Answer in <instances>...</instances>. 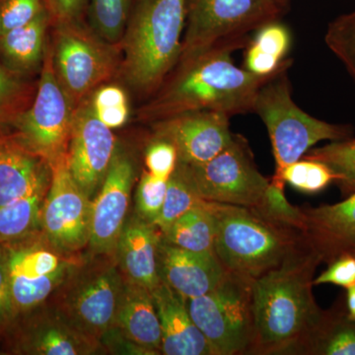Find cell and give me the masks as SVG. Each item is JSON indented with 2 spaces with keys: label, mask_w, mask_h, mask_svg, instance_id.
<instances>
[{
  "label": "cell",
  "mask_w": 355,
  "mask_h": 355,
  "mask_svg": "<svg viewBox=\"0 0 355 355\" xmlns=\"http://www.w3.org/2000/svg\"><path fill=\"white\" fill-rule=\"evenodd\" d=\"M158 266L160 279L186 300L212 291L226 272L214 251H188L163 241L162 236Z\"/></svg>",
  "instance_id": "18"
},
{
  "label": "cell",
  "mask_w": 355,
  "mask_h": 355,
  "mask_svg": "<svg viewBox=\"0 0 355 355\" xmlns=\"http://www.w3.org/2000/svg\"><path fill=\"white\" fill-rule=\"evenodd\" d=\"M187 0H137L123 38L121 72L142 93L161 87L179 64Z\"/></svg>",
  "instance_id": "3"
},
{
  "label": "cell",
  "mask_w": 355,
  "mask_h": 355,
  "mask_svg": "<svg viewBox=\"0 0 355 355\" xmlns=\"http://www.w3.org/2000/svg\"><path fill=\"white\" fill-rule=\"evenodd\" d=\"M238 49L225 44L179 62L176 71L144 110V116L160 121L203 110L230 116L253 111L259 90L275 76H257L236 67L231 53Z\"/></svg>",
  "instance_id": "2"
},
{
  "label": "cell",
  "mask_w": 355,
  "mask_h": 355,
  "mask_svg": "<svg viewBox=\"0 0 355 355\" xmlns=\"http://www.w3.org/2000/svg\"><path fill=\"white\" fill-rule=\"evenodd\" d=\"M253 280L226 270L212 291L186 300L191 320L216 355L241 354L251 347Z\"/></svg>",
  "instance_id": "8"
},
{
  "label": "cell",
  "mask_w": 355,
  "mask_h": 355,
  "mask_svg": "<svg viewBox=\"0 0 355 355\" xmlns=\"http://www.w3.org/2000/svg\"><path fill=\"white\" fill-rule=\"evenodd\" d=\"M160 321L161 354L216 355L209 340L191 320L186 299L160 280L153 291Z\"/></svg>",
  "instance_id": "19"
},
{
  "label": "cell",
  "mask_w": 355,
  "mask_h": 355,
  "mask_svg": "<svg viewBox=\"0 0 355 355\" xmlns=\"http://www.w3.org/2000/svg\"><path fill=\"white\" fill-rule=\"evenodd\" d=\"M93 200L72 177L67 154L51 166V180L42 209L41 231L58 251L77 256L88 247Z\"/></svg>",
  "instance_id": "13"
},
{
  "label": "cell",
  "mask_w": 355,
  "mask_h": 355,
  "mask_svg": "<svg viewBox=\"0 0 355 355\" xmlns=\"http://www.w3.org/2000/svg\"><path fill=\"white\" fill-rule=\"evenodd\" d=\"M94 111L128 105L125 91L120 86L107 85L98 89L90 99Z\"/></svg>",
  "instance_id": "42"
},
{
  "label": "cell",
  "mask_w": 355,
  "mask_h": 355,
  "mask_svg": "<svg viewBox=\"0 0 355 355\" xmlns=\"http://www.w3.org/2000/svg\"><path fill=\"white\" fill-rule=\"evenodd\" d=\"M302 158L324 163L335 175V183L343 193H354L355 139L331 141L327 146L310 149Z\"/></svg>",
  "instance_id": "30"
},
{
  "label": "cell",
  "mask_w": 355,
  "mask_h": 355,
  "mask_svg": "<svg viewBox=\"0 0 355 355\" xmlns=\"http://www.w3.org/2000/svg\"><path fill=\"white\" fill-rule=\"evenodd\" d=\"M216 219L210 202L203 200L176 219L162 233L163 241L193 252L214 251Z\"/></svg>",
  "instance_id": "26"
},
{
  "label": "cell",
  "mask_w": 355,
  "mask_h": 355,
  "mask_svg": "<svg viewBox=\"0 0 355 355\" xmlns=\"http://www.w3.org/2000/svg\"><path fill=\"white\" fill-rule=\"evenodd\" d=\"M53 24L44 9L31 22L0 35V60L7 69L27 76L42 67L46 49V31Z\"/></svg>",
  "instance_id": "24"
},
{
  "label": "cell",
  "mask_w": 355,
  "mask_h": 355,
  "mask_svg": "<svg viewBox=\"0 0 355 355\" xmlns=\"http://www.w3.org/2000/svg\"><path fill=\"white\" fill-rule=\"evenodd\" d=\"M347 318L355 321V286L347 288Z\"/></svg>",
  "instance_id": "43"
},
{
  "label": "cell",
  "mask_w": 355,
  "mask_h": 355,
  "mask_svg": "<svg viewBox=\"0 0 355 355\" xmlns=\"http://www.w3.org/2000/svg\"><path fill=\"white\" fill-rule=\"evenodd\" d=\"M18 352L35 355L93 354L100 343L84 335L51 310L36 318L18 342Z\"/></svg>",
  "instance_id": "23"
},
{
  "label": "cell",
  "mask_w": 355,
  "mask_h": 355,
  "mask_svg": "<svg viewBox=\"0 0 355 355\" xmlns=\"http://www.w3.org/2000/svg\"><path fill=\"white\" fill-rule=\"evenodd\" d=\"M230 116L220 112L193 111L163 119L154 127L156 137L171 141L179 162L202 164L216 157L232 141Z\"/></svg>",
  "instance_id": "16"
},
{
  "label": "cell",
  "mask_w": 355,
  "mask_h": 355,
  "mask_svg": "<svg viewBox=\"0 0 355 355\" xmlns=\"http://www.w3.org/2000/svg\"><path fill=\"white\" fill-rule=\"evenodd\" d=\"M284 191V189L279 188L270 181L263 202L260 207L253 209L266 218L300 233L302 228V210L292 207L287 202Z\"/></svg>",
  "instance_id": "36"
},
{
  "label": "cell",
  "mask_w": 355,
  "mask_h": 355,
  "mask_svg": "<svg viewBox=\"0 0 355 355\" xmlns=\"http://www.w3.org/2000/svg\"><path fill=\"white\" fill-rule=\"evenodd\" d=\"M46 8L44 0H0V35L28 24Z\"/></svg>",
  "instance_id": "37"
},
{
  "label": "cell",
  "mask_w": 355,
  "mask_h": 355,
  "mask_svg": "<svg viewBox=\"0 0 355 355\" xmlns=\"http://www.w3.org/2000/svg\"><path fill=\"white\" fill-rule=\"evenodd\" d=\"M147 171L153 176L169 180L176 170L179 156L176 147L169 140L154 135L144 156Z\"/></svg>",
  "instance_id": "38"
},
{
  "label": "cell",
  "mask_w": 355,
  "mask_h": 355,
  "mask_svg": "<svg viewBox=\"0 0 355 355\" xmlns=\"http://www.w3.org/2000/svg\"><path fill=\"white\" fill-rule=\"evenodd\" d=\"M88 2L89 0H44L53 25L80 20Z\"/></svg>",
  "instance_id": "41"
},
{
  "label": "cell",
  "mask_w": 355,
  "mask_h": 355,
  "mask_svg": "<svg viewBox=\"0 0 355 355\" xmlns=\"http://www.w3.org/2000/svg\"><path fill=\"white\" fill-rule=\"evenodd\" d=\"M161 232L139 216L130 217L121 230L116 259L125 279L153 291L160 282L158 266Z\"/></svg>",
  "instance_id": "20"
},
{
  "label": "cell",
  "mask_w": 355,
  "mask_h": 355,
  "mask_svg": "<svg viewBox=\"0 0 355 355\" xmlns=\"http://www.w3.org/2000/svg\"><path fill=\"white\" fill-rule=\"evenodd\" d=\"M50 184L0 207V245L41 231L42 209Z\"/></svg>",
  "instance_id": "27"
},
{
  "label": "cell",
  "mask_w": 355,
  "mask_h": 355,
  "mask_svg": "<svg viewBox=\"0 0 355 355\" xmlns=\"http://www.w3.org/2000/svg\"><path fill=\"white\" fill-rule=\"evenodd\" d=\"M1 246L14 307L19 317L51 298L83 260L51 246L42 231Z\"/></svg>",
  "instance_id": "10"
},
{
  "label": "cell",
  "mask_w": 355,
  "mask_h": 355,
  "mask_svg": "<svg viewBox=\"0 0 355 355\" xmlns=\"http://www.w3.org/2000/svg\"><path fill=\"white\" fill-rule=\"evenodd\" d=\"M248 43L245 53V69L254 76L272 77L288 69L291 60H286L291 46V33L279 21H273L257 30Z\"/></svg>",
  "instance_id": "25"
},
{
  "label": "cell",
  "mask_w": 355,
  "mask_h": 355,
  "mask_svg": "<svg viewBox=\"0 0 355 355\" xmlns=\"http://www.w3.org/2000/svg\"><path fill=\"white\" fill-rule=\"evenodd\" d=\"M322 263L303 247L279 268L253 280L254 334L250 350L280 352L308 343L327 314L312 293L313 275Z\"/></svg>",
  "instance_id": "1"
},
{
  "label": "cell",
  "mask_w": 355,
  "mask_h": 355,
  "mask_svg": "<svg viewBox=\"0 0 355 355\" xmlns=\"http://www.w3.org/2000/svg\"><path fill=\"white\" fill-rule=\"evenodd\" d=\"M35 94L31 84L0 60V125H11L29 108Z\"/></svg>",
  "instance_id": "31"
},
{
  "label": "cell",
  "mask_w": 355,
  "mask_h": 355,
  "mask_svg": "<svg viewBox=\"0 0 355 355\" xmlns=\"http://www.w3.org/2000/svg\"><path fill=\"white\" fill-rule=\"evenodd\" d=\"M116 149L111 128L96 116L90 100H83L74 112L67 164L72 177L91 200L101 188Z\"/></svg>",
  "instance_id": "14"
},
{
  "label": "cell",
  "mask_w": 355,
  "mask_h": 355,
  "mask_svg": "<svg viewBox=\"0 0 355 355\" xmlns=\"http://www.w3.org/2000/svg\"><path fill=\"white\" fill-rule=\"evenodd\" d=\"M137 0H89L91 28L107 43H120Z\"/></svg>",
  "instance_id": "28"
},
{
  "label": "cell",
  "mask_w": 355,
  "mask_h": 355,
  "mask_svg": "<svg viewBox=\"0 0 355 355\" xmlns=\"http://www.w3.org/2000/svg\"><path fill=\"white\" fill-rule=\"evenodd\" d=\"M300 234L321 261H331L343 254L355 256V191L335 205L305 207Z\"/></svg>",
  "instance_id": "17"
},
{
  "label": "cell",
  "mask_w": 355,
  "mask_h": 355,
  "mask_svg": "<svg viewBox=\"0 0 355 355\" xmlns=\"http://www.w3.org/2000/svg\"><path fill=\"white\" fill-rule=\"evenodd\" d=\"M324 42L355 81V10L338 16L329 25Z\"/></svg>",
  "instance_id": "34"
},
{
  "label": "cell",
  "mask_w": 355,
  "mask_h": 355,
  "mask_svg": "<svg viewBox=\"0 0 355 355\" xmlns=\"http://www.w3.org/2000/svg\"><path fill=\"white\" fill-rule=\"evenodd\" d=\"M51 166L15 135H0V207L51 183Z\"/></svg>",
  "instance_id": "21"
},
{
  "label": "cell",
  "mask_w": 355,
  "mask_h": 355,
  "mask_svg": "<svg viewBox=\"0 0 355 355\" xmlns=\"http://www.w3.org/2000/svg\"><path fill=\"white\" fill-rule=\"evenodd\" d=\"M125 282L116 254H90L53 294V310L101 343L114 329Z\"/></svg>",
  "instance_id": "6"
},
{
  "label": "cell",
  "mask_w": 355,
  "mask_h": 355,
  "mask_svg": "<svg viewBox=\"0 0 355 355\" xmlns=\"http://www.w3.org/2000/svg\"><path fill=\"white\" fill-rule=\"evenodd\" d=\"M18 316L11 296L10 282L3 248L0 245V334H6L15 326Z\"/></svg>",
  "instance_id": "40"
},
{
  "label": "cell",
  "mask_w": 355,
  "mask_h": 355,
  "mask_svg": "<svg viewBox=\"0 0 355 355\" xmlns=\"http://www.w3.org/2000/svg\"><path fill=\"white\" fill-rule=\"evenodd\" d=\"M309 343L316 354L355 355V321L326 316Z\"/></svg>",
  "instance_id": "32"
},
{
  "label": "cell",
  "mask_w": 355,
  "mask_h": 355,
  "mask_svg": "<svg viewBox=\"0 0 355 355\" xmlns=\"http://www.w3.org/2000/svg\"><path fill=\"white\" fill-rule=\"evenodd\" d=\"M282 180L301 193L313 195L330 186L336 181V177L324 163L301 158L287 166L282 172Z\"/></svg>",
  "instance_id": "33"
},
{
  "label": "cell",
  "mask_w": 355,
  "mask_h": 355,
  "mask_svg": "<svg viewBox=\"0 0 355 355\" xmlns=\"http://www.w3.org/2000/svg\"><path fill=\"white\" fill-rule=\"evenodd\" d=\"M51 46L58 83L77 107L118 69L116 44L107 43L77 22L55 24Z\"/></svg>",
  "instance_id": "11"
},
{
  "label": "cell",
  "mask_w": 355,
  "mask_h": 355,
  "mask_svg": "<svg viewBox=\"0 0 355 355\" xmlns=\"http://www.w3.org/2000/svg\"><path fill=\"white\" fill-rule=\"evenodd\" d=\"M288 0H187L186 33L179 62L225 44L241 49L248 34L279 21Z\"/></svg>",
  "instance_id": "7"
},
{
  "label": "cell",
  "mask_w": 355,
  "mask_h": 355,
  "mask_svg": "<svg viewBox=\"0 0 355 355\" xmlns=\"http://www.w3.org/2000/svg\"><path fill=\"white\" fill-rule=\"evenodd\" d=\"M113 330L144 354L161 352L160 321L150 289L125 279Z\"/></svg>",
  "instance_id": "22"
},
{
  "label": "cell",
  "mask_w": 355,
  "mask_h": 355,
  "mask_svg": "<svg viewBox=\"0 0 355 355\" xmlns=\"http://www.w3.org/2000/svg\"><path fill=\"white\" fill-rule=\"evenodd\" d=\"M319 284H335V286L349 288L355 286V256L343 254L331 261L330 266L316 279L313 286Z\"/></svg>",
  "instance_id": "39"
},
{
  "label": "cell",
  "mask_w": 355,
  "mask_h": 355,
  "mask_svg": "<svg viewBox=\"0 0 355 355\" xmlns=\"http://www.w3.org/2000/svg\"><path fill=\"white\" fill-rule=\"evenodd\" d=\"M135 169L125 151L116 149L101 188L93 198L92 223L88 248L92 254H116L127 221Z\"/></svg>",
  "instance_id": "15"
},
{
  "label": "cell",
  "mask_w": 355,
  "mask_h": 355,
  "mask_svg": "<svg viewBox=\"0 0 355 355\" xmlns=\"http://www.w3.org/2000/svg\"><path fill=\"white\" fill-rule=\"evenodd\" d=\"M202 202L193 189L183 163L178 162L176 170L168 180L164 205L154 225L162 234L173 222Z\"/></svg>",
  "instance_id": "29"
},
{
  "label": "cell",
  "mask_w": 355,
  "mask_h": 355,
  "mask_svg": "<svg viewBox=\"0 0 355 355\" xmlns=\"http://www.w3.org/2000/svg\"><path fill=\"white\" fill-rule=\"evenodd\" d=\"M168 180L153 176L148 171L142 173L137 186V214L148 223L157 220L164 205Z\"/></svg>",
  "instance_id": "35"
},
{
  "label": "cell",
  "mask_w": 355,
  "mask_h": 355,
  "mask_svg": "<svg viewBox=\"0 0 355 355\" xmlns=\"http://www.w3.org/2000/svg\"><path fill=\"white\" fill-rule=\"evenodd\" d=\"M198 197L207 202L257 209L270 180L259 172L245 139L235 135L216 157L202 164H184Z\"/></svg>",
  "instance_id": "12"
},
{
  "label": "cell",
  "mask_w": 355,
  "mask_h": 355,
  "mask_svg": "<svg viewBox=\"0 0 355 355\" xmlns=\"http://www.w3.org/2000/svg\"><path fill=\"white\" fill-rule=\"evenodd\" d=\"M76 109L58 83L51 46L46 44L38 89L29 108L11 123L14 135L53 166L69 150Z\"/></svg>",
  "instance_id": "9"
},
{
  "label": "cell",
  "mask_w": 355,
  "mask_h": 355,
  "mask_svg": "<svg viewBox=\"0 0 355 355\" xmlns=\"http://www.w3.org/2000/svg\"><path fill=\"white\" fill-rule=\"evenodd\" d=\"M287 69L263 84L256 96L254 113L265 123L275 161L272 184L284 189L282 174L287 166L300 160L318 142L352 139L354 128L319 120L299 108L291 97Z\"/></svg>",
  "instance_id": "5"
},
{
  "label": "cell",
  "mask_w": 355,
  "mask_h": 355,
  "mask_svg": "<svg viewBox=\"0 0 355 355\" xmlns=\"http://www.w3.org/2000/svg\"><path fill=\"white\" fill-rule=\"evenodd\" d=\"M216 219L214 253L227 272L256 279L305 247L297 231L250 207L210 202Z\"/></svg>",
  "instance_id": "4"
}]
</instances>
